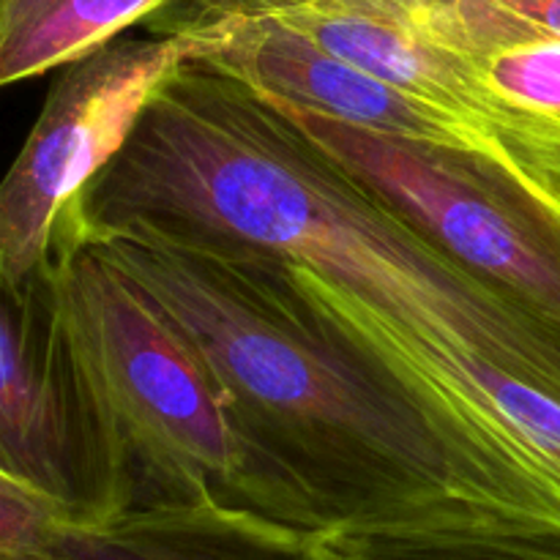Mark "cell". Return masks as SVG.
Returning <instances> with one entry per match:
<instances>
[{"instance_id":"1","label":"cell","mask_w":560,"mask_h":560,"mask_svg":"<svg viewBox=\"0 0 560 560\" xmlns=\"http://www.w3.org/2000/svg\"><path fill=\"white\" fill-rule=\"evenodd\" d=\"M151 224L255 246L560 402V328L432 246L230 77L184 60L60 224ZM58 224V228H60Z\"/></svg>"},{"instance_id":"12","label":"cell","mask_w":560,"mask_h":560,"mask_svg":"<svg viewBox=\"0 0 560 560\" xmlns=\"http://www.w3.org/2000/svg\"><path fill=\"white\" fill-rule=\"evenodd\" d=\"M71 523V512L33 485L0 474V560H27Z\"/></svg>"},{"instance_id":"2","label":"cell","mask_w":560,"mask_h":560,"mask_svg":"<svg viewBox=\"0 0 560 560\" xmlns=\"http://www.w3.org/2000/svg\"><path fill=\"white\" fill-rule=\"evenodd\" d=\"M58 230L200 350L244 443L255 514L353 534L470 503L424 410L310 304L282 257L140 222Z\"/></svg>"},{"instance_id":"6","label":"cell","mask_w":560,"mask_h":560,"mask_svg":"<svg viewBox=\"0 0 560 560\" xmlns=\"http://www.w3.org/2000/svg\"><path fill=\"white\" fill-rule=\"evenodd\" d=\"M271 16L326 52L485 129L501 102L468 58L479 0H189Z\"/></svg>"},{"instance_id":"3","label":"cell","mask_w":560,"mask_h":560,"mask_svg":"<svg viewBox=\"0 0 560 560\" xmlns=\"http://www.w3.org/2000/svg\"><path fill=\"white\" fill-rule=\"evenodd\" d=\"M44 271L85 430L82 523L206 501L255 514L244 443L191 339L77 233H55Z\"/></svg>"},{"instance_id":"11","label":"cell","mask_w":560,"mask_h":560,"mask_svg":"<svg viewBox=\"0 0 560 560\" xmlns=\"http://www.w3.org/2000/svg\"><path fill=\"white\" fill-rule=\"evenodd\" d=\"M487 85L547 124L560 126V38L528 31L476 60Z\"/></svg>"},{"instance_id":"8","label":"cell","mask_w":560,"mask_h":560,"mask_svg":"<svg viewBox=\"0 0 560 560\" xmlns=\"http://www.w3.org/2000/svg\"><path fill=\"white\" fill-rule=\"evenodd\" d=\"M27 560H366L345 530H312L260 514L195 506L60 525Z\"/></svg>"},{"instance_id":"5","label":"cell","mask_w":560,"mask_h":560,"mask_svg":"<svg viewBox=\"0 0 560 560\" xmlns=\"http://www.w3.org/2000/svg\"><path fill=\"white\" fill-rule=\"evenodd\" d=\"M173 36L118 38L66 66L0 186V284L44 268L60 219L120 156L164 82L184 66Z\"/></svg>"},{"instance_id":"13","label":"cell","mask_w":560,"mask_h":560,"mask_svg":"<svg viewBox=\"0 0 560 560\" xmlns=\"http://www.w3.org/2000/svg\"><path fill=\"white\" fill-rule=\"evenodd\" d=\"M534 31L560 38V0H498Z\"/></svg>"},{"instance_id":"10","label":"cell","mask_w":560,"mask_h":560,"mask_svg":"<svg viewBox=\"0 0 560 560\" xmlns=\"http://www.w3.org/2000/svg\"><path fill=\"white\" fill-rule=\"evenodd\" d=\"M348 536L366 560H560V525L506 517L474 503Z\"/></svg>"},{"instance_id":"7","label":"cell","mask_w":560,"mask_h":560,"mask_svg":"<svg viewBox=\"0 0 560 560\" xmlns=\"http://www.w3.org/2000/svg\"><path fill=\"white\" fill-rule=\"evenodd\" d=\"M0 474L58 498L82 523L85 430L49 273L3 290L0 315Z\"/></svg>"},{"instance_id":"9","label":"cell","mask_w":560,"mask_h":560,"mask_svg":"<svg viewBox=\"0 0 560 560\" xmlns=\"http://www.w3.org/2000/svg\"><path fill=\"white\" fill-rule=\"evenodd\" d=\"M173 0H0V82L66 69Z\"/></svg>"},{"instance_id":"4","label":"cell","mask_w":560,"mask_h":560,"mask_svg":"<svg viewBox=\"0 0 560 560\" xmlns=\"http://www.w3.org/2000/svg\"><path fill=\"white\" fill-rule=\"evenodd\" d=\"M268 102V98H262ZM432 246L560 328V213L485 159L268 102Z\"/></svg>"}]
</instances>
